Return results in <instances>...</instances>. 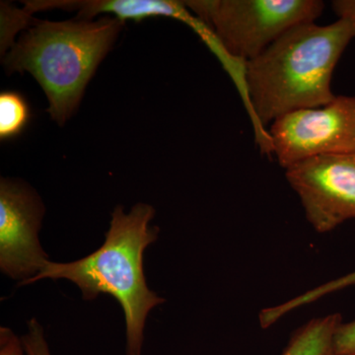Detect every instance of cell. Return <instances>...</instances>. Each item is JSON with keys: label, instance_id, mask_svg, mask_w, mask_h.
<instances>
[{"label": "cell", "instance_id": "15", "mask_svg": "<svg viewBox=\"0 0 355 355\" xmlns=\"http://www.w3.org/2000/svg\"><path fill=\"white\" fill-rule=\"evenodd\" d=\"M331 7L338 19L345 20L352 26L355 40V0H335Z\"/></svg>", "mask_w": 355, "mask_h": 355}, {"label": "cell", "instance_id": "8", "mask_svg": "<svg viewBox=\"0 0 355 355\" xmlns=\"http://www.w3.org/2000/svg\"><path fill=\"white\" fill-rule=\"evenodd\" d=\"M25 4L23 10L30 16L40 11L51 9L77 12V19L92 20L95 16L102 13L112 14L116 19L140 21L150 17L177 18L190 23L191 15L187 10L183 2L169 1V0H96V1H23Z\"/></svg>", "mask_w": 355, "mask_h": 355}, {"label": "cell", "instance_id": "9", "mask_svg": "<svg viewBox=\"0 0 355 355\" xmlns=\"http://www.w3.org/2000/svg\"><path fill=\"white\" fill-rule=\"evenodd\" d=\"M342 323L338 313L311 320L294 331L282 355H335L334 336Z\"/></svg>", "mask_w": 355, "mask_h": 355}, {"label": "cell", "instance_id": "13", "mask_svg": "<svg viewBox=\"0 0 355 355\" xmlns=\"http://www.w3.org/2000/svg\"><path fill=\"white\" fill-rule=\"evenodd\" d=\"M334 354L355 355V321L343 323L334 336Z\"/></svg>", "mask_w": 355, "mask_h": 355}, {"label": "cell", "instance_id": "7", "mask_svg": "<svg viewBox=\"0 0 355 355\" xmlns=\"http://www.w3.org/2000/svg\"><path fill=\"white\" fill-rule=\"evenodd\" d=\"M38 196L20 182H0V268L19 280L32 279L46 265L48 254L40 244L38 233L44 216Z\"/></svg>", "mask_w": 355, "mask_h": 355}, {"label": "cell", "instance_id": "2", "mask_svg": "<svg viewBox=\"0 0 355 355\" xmlns=\"http://www.w3.org/2000/svg\"><path fill=\"white\" fill-rule=\"evenodd\" d=\"M154 216L155 209L146 203H137L130 214L119 205L112 214L106 240L97 251L71 263L48 261L39 275L22 286L64 279L76 284L85 300L110 294L125 313L127 355H141L147 316L165 302L147 286L144 270V252L159 234L158 227H149Z\"/></svg>", "mask_w": 355, "mask_h": 355}, {"label": "cell", "instance_id": "11", "mask_svg": "<svg viewBox=\"0 0 355 355\" xmlns=\"http://www.w3.org/2000/svg\"><path fill=\"white\" fill-rule=\"evenodd\" d=\"M355 286V270L354 272L349 273V275H343L340 279L331 280V282L324 284L323 286L316 287V288L311 289V291L305 292L302 295L297 296V297L291 299L288 302L284 303L282 305L275 306V307L268 308L266 311L268 320L270 321L275 322L280 318L284 317L287 313L301 306L309 304V303L314 302L318 299L324 297L327 294L333 293V292L342 291L347 287Z\"/></svg>", "mask_w": 355, "mask_h": 355}, {"label": "cell", "instance_id": "4", "mask_svg": "<svg viewBox=\"0 0 355 355\" xmlns=\"http://www.w3.org/2000/svg\"><path fill=\"white\" fill-rule=\"evenodd\" d=\"M184 6L207 26L230 60L246 64L284 33L323 14L320 0H191Z\"/></svg>", "mask_w": 355, "mask_h": 355}, {"label": "cell", "instance_id": "1", "mask_svg": "<svg viewBox=\"0 0 355 355\" xmlns=\"http://www.w3.org/2000/svg\"><path fill=\"white\" fill-rule=\"evenodd\" d=\"M354 39V30L345 20L329 25L303 23L246 62V106L261 153L272 155L266 127L284 114L335 99L334 71Z\"/></svg>", "mask_w": 355, "mask_h": 355}, {"label": "cell", "instance_id": "6", "mask_svg": "<svg viewBox=\"0 0 355 355\" xmlns=\"http://www.w3.org/2000/svg\"><path fill=\"white\" fill-rule=\"evenodd\" d=\"M286 178L318 233L355 219V153L306 159L286 168Z\"/></svg>", "mask_w": 355, "mask_h": 355}, {"label": "cell", "instance_id": "14", "mask_svg": "<svg viewBox=\"0 0 355 355\" xmlns=\"http://www.w3.org/2000/svg\"><path fill=\"white\" fill-rule=\"evenodd\" d=\"M0 355H26L22 340L6 327L0 328Z\"/></svg>", "mask_w": 355, "mask_h": 355}, {"label": "cell", "instance_id": "10", "mask_svg": "<svg viewBox=\"0 0 355 355\" xmlns=\"http://www.w3.org/2000/svg\"><path fill=\"white\" fill-rule=\"evenodd\" d=\"M31 118V110L24 97L16 91L0 93V139L6 141L19 137Z\"/></svg>", "mask_w": 355, "mask_h": 355}, {"label": "cell", "instance_id": "3", "mask_svg": "<svg viewBox=\"0 0 355 355\" xmlns=\"http://www.w3.org/2000/svg\"><path fill=\"white\" fill-rule=\"evenodd\" d=\"M123 24L111 16L97 21H33L4 58V67L8 73H31L48 98L51 118L64 125Z\"/></svg>", "mask_w": 355, "mask_h": 355}, {"label": "cell", "instance_id": "12", "mask_svg": "<svg viewBox=\"0 0 355 355\" xmlns=\"http://www.w3.org/2000/svg\"><path fill=\"white\" fill-rule=\"evenodd\" d=\"M26 355H51L44 338V329L37 319L30 320L28 331L21 338Z\"/></svg>", "mask_w": 355, "mask_h": 355}, {"label": "cell", "instance_id": "5", "mask_svg": "<svg viewBox=\"0 0 355 355\" xmlns=\"http://www.w3.org/2000/svg\"><path fill=\"white\" fill-rule=\"evenodd\" d=\"M268 132L272 155L284 170L306 159L355 153V96L284 114Z\"/></svg>", "mask_w": 355, "mask_h": 355}]
</instances>
